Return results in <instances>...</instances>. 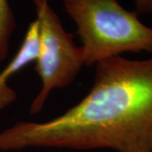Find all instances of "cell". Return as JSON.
<instances>
[{
	"label": "cell",
	"mask_w": 152,
	"mask_h": 152,
	"mask_svg": "<svg viewBox=\"0 0 152 152\" xmlns=\"http://www.w3.org/2000/svg\"><path fill=\"white\" fill-rule=\"evenodd\" d=\"M16 28V21L9 0H0V62L7 58L10 38Z\"/></svg>",
	"instance_id": "cell-5"
},
{
	"label": "cell",
	"mask_w": 152,
	"mask_h": 152,
	"mask_svg": "<svg viewBox=\"0 0 152 152\" xmlns=\"http://www.w3.org/2000/svg\"><path fill=\"white\" fill-rule=\"evenodd\" d=\"M64 5L77 26L85 65L125 53L152 54V27L118 0H64Z\"/></svg>",
	"instance_id": "cell-2"
},
{
	"label": "cell",
	"mask_w": 152,
	"mask_h": 152,
	"mask_svg": "<svg viewBox=\"0 0 152 152\" xmlns=\"http://www.w3.org/2000/svg\"><path fill=\"white\" fill-rule=\"evenodd\" d=\"M39 22L36 19L29 25L24 40L15 55L0 72V110L15 102L17 94L9 86V80L14 75L37 59L39 50Z\"/></svg>",
	"instance_id": "cell-4"
},
{
	"label": "cell",
	"mask_w": 152,
	"mask_h": 152,
	"mask_svg": "<svg viewBox=\"0 0 152 152\" xmlns=\"http://www.w3.org/2000/svg\"><path fill=\"white\" fill-rule=\"evenodd\" d=\"M32 147L152 152V56L102 60L95 64L91 91L75 107L0 132V151Z\"/></svg>",
	"instance_id": "cell-1"
},
{
	"label": "cell",
	"mask_w": 152,
	"mask_h": 152,
	"mask_svg": "<svg viewBox=\"0 0 152 152\" xmlns=\"http://www.w3.org/2000/svg\"><path fill=\"white\" fill-rule=\"evenodd\" d=\"M39 22V50L34 69L42 86L30 107V114H37L55 89H62L75 80L85 65L81 48L74 35L66 31L58 15L48 0H32Z\"/></svg>",
	"instance_id": "cell-3"
},
{
	"label": "cell",
	"mask_w": 152,
	"mask_h": 152,
	"mask_svg": "<svg viewBox=\"0 0 152 152\" xmlns=\"http://www.w3.org/2000/svg\"><path fill=\"white\" fill-rule=\"evenodd\" d=\"M137 14L152 13V0H134Z\"/></svg>",
	"instance_id": "cell-6"
}]
</instances>
